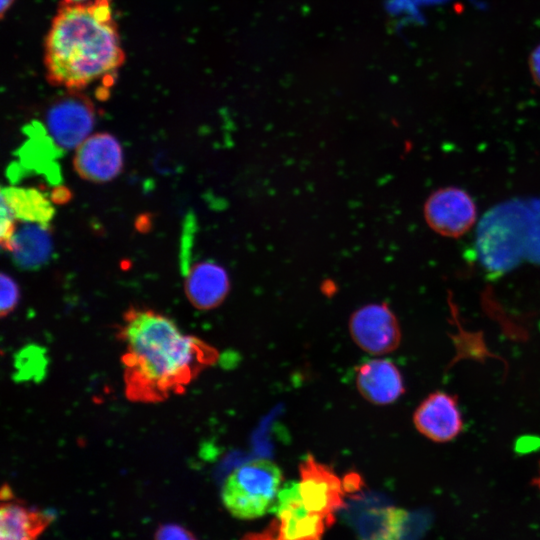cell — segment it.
I'll use <instances>...</instances> for the list:
<instances>
[{
    "label": "cell",
    "instance_id": "obj_1",
    "mask_svg": "<svg viewBox=\"0 0 540 540\" xmlns=\"http://www.w3.org/2000/svg\"><path fill=\"white\" fill-rule=\"evenodd\" d=\"M117 337L124 345L125 395L137 403H157L183 393L219 357L213 346L145 307L131 306L124 313Z\"/></svg>",
    "mask_w": 540,
    "mask_h": 540
},
{
    "label": "cell",
    "instance_id": "obj_2",
    "mask_svg": "<svg viewBox=\"0 0 540 540\" xmlns=\"http://www.w3.org/2000/svg\"><path fill=\"white\" fill-rule=\"evenodd\" d=\"M124 59L111 0L61 4L45 40L44 64L51 84L80 91L112 75Z\"/></svg>",
    "mask_w": 540,
    "mask_h": 540
},
{
    "label": "cell",
    "instance_id": "obj_3",
    "mask_svg": "<svg viewBox=\"0 0 540 540\" xmlns=\"http://www.w3.org/2000/svg\"><path fill=\"white\" fill-rule=\"evenodd\" d=\"M529 201L512 200L491 208L477 227L475 250L490 278H498L526 259Z\"/></svg>",
    "mask_w": 540,
    "mask_h": 540
},
{
    "label": "cell",
    "instance_id": "obj_4",
    "mask_svg": "<svg viewBox=\"0 0 540 540\" xmlns=\"http://www.w3.org/2000/svg\"><path fill=\"white\" fill-rule=\"evenodd\" d=\"M282 482V471L269 459L259 458L238 466L225 479L221 498L238 519H255L270 512Z\"/></svg>",
    "mask_w": 540,
    "mask_h": 540
},
{
    "label": "cell",
    "instance_id": "obj_5",
    "mask_svg": "<svg viewBox=\"0 0 540 540\" xmlns=\"http://www.w3.org/2000/svg\"><path fill=\"white\" fill-rule=\"evenodd\" d=\"M270 512L275 517L266 527L246 534L241 540H323L325 531L333 525L306 509L295 481L280 488Z\"/></svg>",
    "mask_w": 540,
    "mask_h": 540
},
{
    "label": "cell",
    "instance_id": "obj_6",
    "mask_svg": "<svg viewBox=\"0 0 540 540\" xmlns=\"http://www.w3.org/2000/svg\"><path fill=\"white\" fill-rule=\"evenodd\" d=\"M94 122L93 103L80 91H69L57 99L46 115L49 135L63 150L76 149L88 137Z\"/></svg>",
    "mask_w": 540,
    "mask_h": 540
},
{
    "label": "cell",
    "instance_id": "obj_7",
    "mask_svg": "<svg viewBox=\"0 0 540 540\" xmlns=\"http://www.w3.org/2000/svg\"><path fill=\"white\" fill-rule=\"evenodd\" d=\"M299 491L310 512L335 522V513L345 505L344 483L327 465L308 455L299 465Z\"/></svg>",
    "mask_w": 540,
    "mask_h": 540
},
{
    "label": "cell",
    "instance_id": "obj_8",
    "mask_svg": "<svg viewBox=\"0 0 540 540\" xmlns=\"http://www.w3.org/2000/svg\"><path fill=\"white\" fill-rule=\"evenodd\" d=\"M348 326L356 345L371 355L393 352L401 341L398 320L383 303L368 304L357 309L351 315Z\"/></svg>",
    "mask_w": 540,
    "mask_h": 540
},
{
    "label": "cell",
    "instance_id": "obj_9",
    "mask_svg": "<svg viewBox=\"0 0 540 540\" xmlns=\"http://www.w3.org/2000/svg\"><path fill=\"white\" fill-rule=\"evenodd\" d=\"M424 217L432 230L446 237H459L475 224L477 208L473 198L458 187L433 192L425 202Z\"/></svg>",
    "mask_w": 540,
    "mask_h": 540
},
{
    "label": "cell",
    "instance_id": "obj_10",
    "mask_svg": "<svg viewBox=\"0 0 540 540\" xmlns=\"http://www.w3.org/2000/svg\"><path fill=\"white\" fill-rule=\"evenodd\" d=\"M73 167L84 180L105 183L123 168V151L113 135L100 132L88 136L75 150Z\"/></svg>",
    "mask_w": 540,
    "mask_h": 540
},
{
    "label": "cell",
    "instance_id": "obj_11",
    "mask_svg": "<svg viewBox=\"0 0 540 540\" xmlns=\"http://www.w3.org/2000/svg\"><path fill=\"white\" fill-rule=\"evenodd\" d=\"M413 422L419 433L439 443L455 439L464 427L457 398L443 391L429 394L418 405Z\"/></svg>",
    "mask_w": 540,
    "mask_h": 540
},
{
    "label": "cell",
    "instance_id": "obj_12",
    "mask_svg": "<svg viewBox=\"0 0 540 540\" xmlns=\"http://www.w3.org/2000/svg\"><path fill=\"white\" fill-rule=\"evenodd\" d=\"M11 488L1 490L0 536L1 540H37L53 522L55 515L15 500Z\"/></svg>",
    "mask_w": 540,
    "mask_h": 540
},
{
    "label": "cell",
    "instance_id": "obj_13",
    "mask_svg": "<svg viewBox=\"0 0 540 540\" xmlns=\"http://www.w3.org/2000/svg\"><path fill=\"white\" fill-rule=\"evenodd\" d=\"M230 280L219 264L203 261L194 264L185 274L184 291L189 302L199 310H211L227 297Z\"/></svg>",
    "mask_w": 540,
    "mask_h": 540
},
{
    "label": "cell",
    "instance_id": "obj_14",
    "mask_svg": "<svg viewBox=\"0 0 540 540\" xmlns=\"http://www.w3.org/2000/svg\"><path fill=\"white\" fill-rule=\"evenodd\" d=\"M356 386L361 396L375 405L391 404L405 391L400 371L386 359L363 363L357 370Z\"/></svg>",
    "mask_w": 540,
    "mask_h": 540
},
{
    "label": "cell",
    "instance_id": "obj_15",
    "mask_svg": "<svg viewBox=\"0 0 540 540\" xmlns=\"http://www.w3.org/2000/svg\"><path fill=\"white\" fill-rule=\"evenodd\" d=\"M10 252L18 267L25 270L40 268L48 261L52 252L48 225L24 222L16 228Z\"/></svg>",
    "mask_w": 540,
    "mask_h": 540
},
{
    "label": "cell",
    "instance_id": "obj_16",
    "mask_svg": "<svg viewBox=\"0 0 540 540\" xmlns=\"http://www.w3.org/2000/svg\"><path fill=\"white\" fill-rule=\"evenodd\" d=\"M1 203L22 222L48 225L55 214L51 199L36 188L4 187Z\"/></svg>",
    "mask_w": 540,
    "mask_h": 540
},
{
    "label": "cell",
    "instance_id": "obj_17",
    "mask_svg": "<svg viewBox=\"0 0 540 540\" xmlns=\"http://www.w3.org/2000/svg\"><path fill=\"white\" fill-rule=\"evenodd\" d=\"M345 518L355 530L359 540H388L393 508L354 499L345 504Z\"/></svg>",
    "mask_w": 540,
    "mask_h": 540
},
{
    "label": "cell",
    "instance_id": "obj_18",
    "mask_svg": "<svg viewBox=\"0 0 540 540\" xmlns=\"http://www.w3.org/2000/svg\"><path fill=\"white\" fill-rule=\"evenodd\" d=\"M526 259L540 264V199L529 201V226Z\"/></svg>",
    "mask_w": 540,
    "mask_h": 540
},
{
    "label": "cell",
    "instance_id": "obj_19",
    "mask_svg": "<svg viewBox=\"0 0 540 540\" xmlns=\"http://www.w3.org/2000/svg\"><path fill=\"white\" fill-rule=\"evenodd\" d=\"M0 284H1L0 314H1V317L4 318L8 316L11 312H13L14 309L16 308L19 298H20V292H19V287L17 283L14 281V279L4 272L1 273Z\"/></svg>",
    "mask_w": 540,
    "mask_h": 540
},
{
    "label": "cell",
    "instance_id": "obj_20",
    "mask_svg": "<svg viewBox=\"0 0 540 540\" xmlns=\"http://www.w3.org/2000/svg\"><path fill=\"white\" fill-rule=\"evenodd\" d=\"M154 540H197L193 533L185 527L167 523L163 524L156 530Z\"/></svg>",
    "mask_w": 540,
    "mask_h": 540
},
{
    "label": "cell",
    "instance_id": "obj_21",
    "mask_svg": "<svg viewBox=\"0 0 540 540\" xmlns=\"http://www.w3.org/2000/svg\"><path fill=\"white\" fill-rule=\"evenodd\" d=\"M16 228V219L13 217L7 207L1 203L0 240L2 248L9 252L11 250V242Z\"/></svg>",
    "mask_w": 540,
    "mask_h": 540
},
{
    "label": "cell",
    "instance_id": "obj_22",
    "mask_svg": "<svg viewBox=\"0 0 540 540\" xmlns=\"http://www.w3.org/2000/svg\"><path fill=\"white\" fill-rule=\"evenodd\" d=\"M529 66L534 81L540 86V46L531 54Z\"/></svg>",
    "mask_w": 540,
    "mask_h": 540
},
{
    "label": "cell",
    "instance_id": "obj_23",
    "mask_svg": "<svg viewBox=\"0 0 540 540\" xmlns=\"http://www.w3.org/2000/svg\"><path fill=\"white\" fill-rule=\"evenodd\" d=\"M71 191L64 186H59L55 188L50 195L52 202L57 204H63L68 202L71 199Z\"/></svg>",
    "mask_w": 540,
    "mask_h": 540
},
{
    "label": "cell",
    "instance_id": "obj_24",
    "mask_svg": "<svg viewBox=\"0 0 540 540\" xmlns=\"http://www.w3.org/2000/svg\"><path fill=\"white\" fill-rule=\"evenodd\" d=\"M14 0H1V16L3 17L5 12L9 9Z\"/></svg>",
    "mask_w": 540,
    "mask_h": 540
},
{
    "label": "cell",
    "instance_id": "obj_25",
    "mask_svg": "<svg viewBox=\"0 0 540 540\" xmlns=\"http://www.w3.org/2000/svg\"><path fill=\"white\" fill-rule=\"evenodd\" d=\"M91 0H63L62 3H66V4H82V3H86V2H89Z\"/></svg>",
    "mask_w": 540,
    "mask_h": 540
},
{
    "label": "cell",
    "instance_id": "obj_26",
    "mask_svg": "<svg viewBox=\"0 0 540 540\" xmlns=\"http://www.w3.org/2000/svg\"><path fill=\"white\" fill-rule=\"evenodd\" d=\"M534 482H535L537 488L540 491V470H539V473H538L537 477L535 478Z\"/></svg>",
    "mask_w": 540,
    "mask_h": 540
}]
</instances>
